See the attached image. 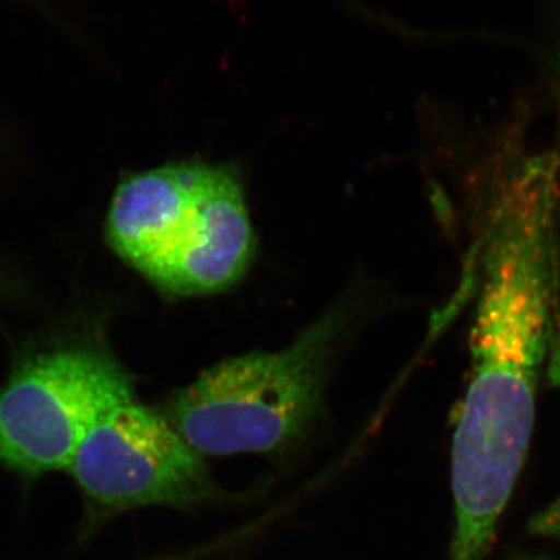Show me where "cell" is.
<instances>
[{
  "mask_svg": "<svg viewBox=\"0 0 560 560\" xmlns=\"http://www.w3.org/2000/svg\"><path fill=\"white\" fill-rule=\"evenodd\" d=\"M550 342L517 327L470 335L471 381L452 447L455 528L448 560L488 559L529 451Z\"/></svg>",
  "mask_w": 560,
  "mask_h": 560,
  "instance_id": "cell-1",
  "label": "cell"
},
{
  "mask_svg": "<svg viewBox=\"0 0 560 560\" xmlns=\"http://www.w3.org/2000/svg\"><path fill=\"white\" fill-rule=\"evenodd\" d=\"M108 238L121 259L178 294L226 289L245 272L254 249L237 180L197 164L125 180L110 205Z\"/></svg>",
  "mask_w": 560,
  "mask_h": 560,
  "instance_id": "cell-2",
  "label": "cell"
},
{
  "mask_svg": "<svg viewBox=\"0 0 560 560\" xmlns=\"http://www.w3.org/2000/svg\"><path fill=\"white\" fill-rule=\"evenodd\" d=\"M338 327L326 316L289 348L221 361L176 390L165 418L201 456L289 451L323 418Z\"/></svg>",
  "mask_w": 560,
  "mask_h": 560,
  "instance_id": "cell-3",
  "label": "cell"
},
{
  "mask_svg": "<svg viewBox=\"0 0 560 560\" xmlns=\"http://www.w3.org/2000/svg\"><path fill=\"white\" fill-rule=\"evenodd\" d=\"M95 522L147 506L179 510L228 500L202 456L138 394L103 411L69 464Z\"/></svg>",
  "mask_w": 560,
  "mask_h": 560,
  "instance_id": "cell-4",
  "label": "cell"
},
{
  "mask_svg": "<svg viewBox=\"0 0 560 560\" xmlns=\"http://www.w3.org/2000/svg\"><path fill=\"white\" fill-rule=\"evenodd\" d=\"M132 394L130 375L106 350L36 353L0 386V464L25 477L68 471L92 423Z\"/></svg>",
  "mask_w": 560,
  "mask_h": 560,
  "instance_id": "cell-5",
  "label": "cell"
},
{
  "mask_svg": "<svg viewBox=\"0 0 560 560\" xmlns=\"http://www.w3.org/2000/svg\"><path fill=\"white\" fill-rule=\"evenodd\" d=\"M511 560H560V556L548 555V552H522Z\"/></svg>",
  "mask_w": 560,
  "mask_h": 560,
  "instance_id": "cell-6",
  "label": "cell"
},
{
  "mask_svg": "<svg viewBox=\"0 0 560 560\" xmlns=\"http://www.w3.org/2000/svg\"><path fill=\"white\" fill-rule=\"evenodd\" d=\"M555 65H556V80H558V92H559V103H560V31L558 33V40H556Z\"/></svg>",
  "mask_w": 560,
  "mask_h": 560,
  "instance_id": "cell-7",
  "label": "cell"
}]
</instances>
